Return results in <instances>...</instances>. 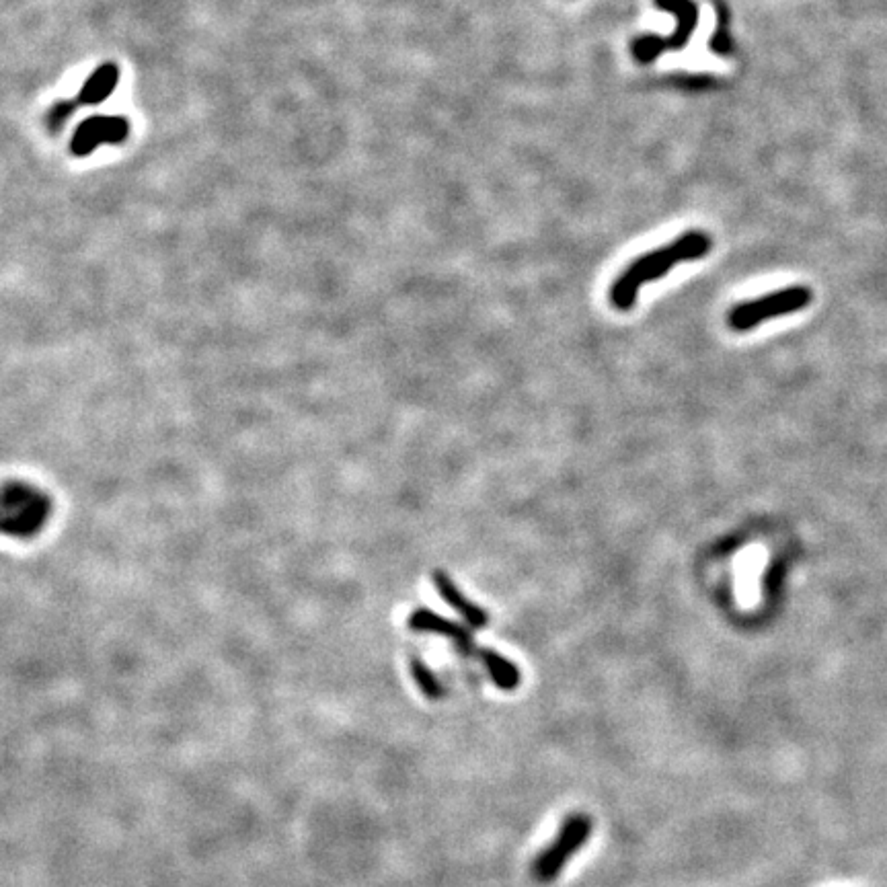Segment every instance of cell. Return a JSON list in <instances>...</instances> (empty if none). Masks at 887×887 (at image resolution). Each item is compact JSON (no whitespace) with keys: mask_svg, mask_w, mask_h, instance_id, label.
I'll return each instance as SVG.
<instances>
[{"mask_svg":"<svg viewBox=\"0 0 887 887\" xmlns=\"http://www.w3.org/2000/svg\"><path fill=\"white\" fill-rule=\"evenodd\" d=\"M711 237L705 235L703 230H688L674 243L655 249L651 253H645L637 257L625 272L619 276L610 288V300L621 311H629L635 304L639 290L649 284L664 278L670 269L680 265L682 261H694L709 255L711 251Z\"/></svg>","mask_w":887,"mask_h":887,"instance_id":"obj_1","label":"cell"},{"mask_svg":"<svg viewBox=\"0 0 887 887\" xmlns=\"http://www.w3.org/2000/svg\"><path fill=\"white\" fill-rule=\"evenodd\" d=\"M812 298H814V294L807 286L783 288L777 292L764 294L762 298L736 304L729 311L727 323L734 331H750L764 321L779 319V317L793 315V313L801 311V308L812 304Z\"/></svg>","mask_w":887,"mask_h":887,"instance_id":"obj_2","label":"cell"},{"mask_svg":"<svg viewBox=\"0 0 887 887\" xmlns=\"http://www.w3.org/2000/svg\"><path fill=\"white\" fill-rule=\"evenodd\" d=\"M655 7H660L668 13H672L678 21L676 31L670 37H658V35H641L633 42L631 50L637 62L649 64L655 58H660L664 52H680L697 29L699 23V9L692 0H653Z\"/></svg>","mask_w":887,"mask_h":887,"instance_id":"obj_3","label":"cell"},{"mask_svg":"<svg viewBox=\"0 0 887 887\" xmlns=\"http://www.w3.org/2000/svg\"><path fill=\"white\" fill-rule=\"evenodd\" d=\"M592 832V820L584 814H573L565 820L559 836L534 863V877L538 881H553L573 853L580 851Z\"/></svg>","mask_w":887,"mask_h":887,"instance_id":"obj_4","label":"cell"},{"mask_svg":"<svg viewBox=\"0 0 887 887\" xmlns=\"http://www.w3.org/2000/svg\"><path fill=\"white\" fill-rule=\"evenodd\" d=\"M130 124L120 115H99L83 122L72 138V152L79 157H87L99 144H115L128 136Z\"/></svg>","mask_w":887,"mask_h":887,"instance_id":"obj_5","label":"cell"},{"mask_svg":"<svg viewBox=\"0 0 887 887\" xmlns=\"http://www.w3.org/2000/svg\"><path fill=\"white\" fill-rule=\"evenodd\" d=\"M409 629L413 631H421V633H436V635H444L448 637L458 651L462 653H471L473 651V639L469 635L467 629H462L460 625L444 619V616L428 610V608H417L411 612L409 616Z\"/></svg>","mask_w":887,"mask_h":887,"instance_id":"obj_6","label":"cell"},{"mask_svg":"<svg viewBox=\"0 0 887 887\" xmlns=\"http://www.w3.org/2000/svg\"><path fill=\"white\" fill-rule=\"evenodd\" d=\"M434 584H436L440 596L462 616V619L467 621V625H471L473 629H483L487 625V621H489L487 614L479 606H475L473 602H469L465 596H462V592L454 586V582L450 580L448 573L436 571Z\"/></svg>","mask_w":887,"mask_h":887,"instance_id":"obj_7","label":"cell"},{"mask_svg":"<svg viewBox=\"0 0 887 887\" xmlns=\"http://www.w3.org/2000/svg\"><path fill=\"white\" fill-rule=\"evenodd\" d=\"M118 81H120V68L115 64H103L91 74V79L85 83L81 93L76 95V105L103 103L113 93V89L118 87Z\"/></svg>","mask_w":887,"mask_h":887,"instance_id":"obj_8","label":"cell"},{"mask_svg":"<svg viewBox=\"0 0 887 887\" xmlns=\"http://www.w3.org/2000/svg\"><path fill=\"white\" fill-rule=\"evenodd\" d=\"M481 660L491 676V680L501 688V690H514L520 684V670L506 658H501L497 651L491 649H483L481 651Z\"/></svg>","mask_w":887,"mask_h":887,"instance_id":"obj_9","label":"cell"},{"mask_svg":"<svg viewBox=\"0 0 887 887\" xmlns=\"http://www.w3.org/2000/svg\"><path fill=\"white\" fill-rule=\"evenodd\" d=\"M411 674L415 684L419 686V690L426 694L428 699H440L442 697V686L436 678V674L428 668V664H423L419 658L411 660Z\"/></svg>","mask_w":887,"mask_h":887,"instance_id":"obj_10","label":"cell"},{"mask_svg":"<svg viewBox=\"0 0 887 887\" xmlns=\"http://www.w3.org/2000/svg\"><path fill=\"white\" fill-rule=\"evenodd\" d=\"M711 48L715 54L721 56H729L734 52V40L729 35V15L725 5H721V0H717V29L711 40Z\"/></svg>","mask_w":887,"mask_h":887,"instance_id":"obj_11","label":"cell"}]
</instances>
